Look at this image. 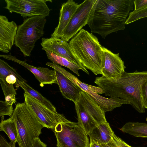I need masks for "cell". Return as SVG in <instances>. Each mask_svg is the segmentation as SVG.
Listing matches in <instances>:
<instances>
[{
    "instance_id": "cb8c5ba5",
    "label": "cell",
    "mask_w": 147,
    "mask_h": 147,
    "mask_svg": "<svg viewBox=\"0 0 147 147\" xmlns=\"http://www.w3.org/2000/svg\"><path fill=\"white\" fill-rule=\"evenodd\" d=\"M146 17H147V6L139 10H134L130 12L125 24H128Z\"/></svg>"
},
{
    "instance_id": "8992f818",
    "label": "cell",
    "mask_w": 147,
    "mask_h": 147,
    "mask_svg": "<svg viewBox=\"0 0 147 147\" xmlns=\"http://www.w3.org/2000/svg\"><path fill=\"white\" fill-rule=\"evenodd\" d=\"M75 108L78 123L88 135L98 125L107 122L105 112L94 100L82 91Z\"/></svg>"
},
{
    "instance_id": "484cf974",
    "label": "cell",
    "mask_w": 147,
    "mask_h": 147,
    "mask_svg": "<svg viewBox=\"0 0 147 147\" xmlns=\"http://www.w3.org/2000/svg\"><path fill=\"white\" fill-rule=\"evenodd\" d=\"M112 141L117 147H132L129 145L114 134L113 136Z\"/></svg>"
},
{
    "instance_id": "ffe728a7",
    "label": "cell",
    "mask_w": 147,
    "mask_h": 147,
    "mask_svg": "<svg viewBox=\"0 0 147 147\" xmlns=\"http://www.w3.org/2000/svg\"><path fill=\"white\" fill-rule=\"evenodd\" d=\"M123 132L135 137L147 138V123L129 122L120 129Z\"/></svg>"
},
{
    "instance_id": "4316f807",
    "label": "cell",
    "mask_w": 147,
    "mask_h": 147,
    "mask_svg": "<svg viewBox=\"0 0 147 147\" xmlns=\"http://www.w3.org/2000/svg\"><path fill=\"white\" fill-rule=\"evenodd\" d=\"M141 96L143 105L145 109H147V81L142 87Z\"/></svg>"
},
{
    "instance_id": "5b68a950",
    "label": "cell",
    "mask_w": 147,
    "mask_h": 147,
    "mask_svg": "<svg viewBox=\"0 0 147 147\" xmlns=\"http://www.w3.org/2000/svg\"><path fill=\"white\" fill-rule=\"evenodd\" d=\"M46 17L38 16L27 18L18 26L14 45L24 57L30 56L36 42L44 34Z\"/></svg>"
},
{
    "instance_id": "2e32d148",
    "label": "cell",
    "mask_w": 147,
    "mask_h": 147,
    "mask_svg": "<svg viewBox=\"0 0 147 147\" xmlns=\"http://www.w3.org/2000/svg\"><path fill=\"white\" fill-rule=\"evenodd\" d=\"M18 26L14 21H9L5 16H0V51L7 53L14 44Z\"/></svg>"
},
{
    "instance_id": "4dcf8cb0",
    "label": "cell",
    "mask_w": 147,
    "mask_h": 147,
    "mask_svg": "<svg viewBox=\"0 0 147 147\" xmlns=\"http://www.w3.org/2000/svg\"><path fill=\"white\" fill-rule=\"evenodd\" d=\"M0 147H14L1 135L0 136Z\"/></svg>"
},
{
    "instance_id": "4fadbf2b",
    "label": "cell",
    "mask_w": 147,
    "mask_h": 147,
    "mask_svg": "<svg viewBox=\"0 0 147 147\" xmlns=\"http://www.w3.org/2000/svg\"><path fill=\"white\" fill-rule=\"evenodd\" d=\"M26 82L13 67L0 59V83L5 97L10 94H16L13 85L18 87L19 82Z\"/></svg>"
},
{
    "instance_id": "83f0119b",
    "label": "cell",
    "mask_w": 147,
    "mask_h": 147,
    "mask_svg": "<svg viewBox=\"0 0 147 147\" xmlns=\"http://www.w3.org/2000/svg\"><path fill=\"white\" fill-rule=\"evenodd\" d=\"M134 10H137L147 6V0H134Z\"/></svg>"
},
{
    "instance_id": "f1b7e54d",
    "label": "cell",
    "mask_w": 147,
    "mask_h": 147,
    "mask_svg": "<svg viewBox=\"0 0 147 147\" xmlns=\"http://www.w3.org/2000/svg\"><path fill=\"white\" fill-rule=\"evenodd\" d=\"M5 102L6 104L8 105H12L13 103L16 104V95L13 94L8 95L5 97Z\"/></svg>"
},
{
    "instance_id": "ac0fdd59",
    "label": "cell",
    "mask_w": 147,
    "mask_h": 147,
    "mask_svg": "<svg viewBox=\"0 0 147 147\" xmlns=\"http://www.w3.org/2000/svg\"><path fill=\"white\" fill-rule=\"evenodd\" d=\"M79 5L73 0H69L62 4L60 11L59 23L51 34V37L61 38Z\"/></svg>"
},
{
    "instance_id": "1f68e13d",
    "label": "cell",
    "mask_w": 147,
    "mask_h": 147,
    "mask_svg": "<svg viewBox=\"0 0 147 147\" xmlns=\"http://www.w3.org/2000/svg\"><path fill=\"white\" fill-rule=\"evenodd\" d=\"M88 147H103L101 144L95 142L93 140L90 139V142Z\"/></svg>"
},
{
    "instance_id": "e0dca14e",
    "label": "cell",
    "mask_w": 147,
    "mask_h": 147,
    "mask_svg": "<svg viewBox=\"0 0 147 147\" xmlns=\"http://www.w3.org/2000/svg\"><path fill=\"white\" fill-rule=\"evenodd\" d=\"M57 84L63 96L74 104L79 100L82 90L68 78L55 69Z\"/></svg>"
},
{
    "instance_id": "7a4b0ae2",
    "label": "cell",
    "mask_w": 147,
    "mask_h": 147,
    "mask_svg": "<svg viewBox=\"0 0 147 147\" xmlns=\"http://www.w3.org/2000/svg\"><path fill=\"white\" fill-rule=\"evenodd\" d=\"M147 81V71L125 72L115 77H96L94 83L103 89L105 95L117 97L128 101L137 111L145 112L142 98L141 89Z\"/></svg>"
},
{
    "instance_id": "9c48e42d",
    "label": "cell",
    "mask_w": 147,
    "mask_h": 147,
    "mask_svg": "<svg viewBox=\"0 0 147 147\" xmlns=\"http://www.w3.org/2000/svg\"><path fill=\"white\" fill-rule=\"evenodd\" d=\"M6 6L4 7L9 12L15 13L24 18L36 16L49 15L51 10L47 5V1L50 0H5Z\"/></svg>"
},
{
    "instance_id": "52a82bcc",
    "label": "cell",
    "mask_w": 147,
    "mask_h": 147,
    "mask_svg": "<svg viewBox=\"0 0 147 147\" xmlns=\"http://www.w3.org/2000/svg\"><path fill=\"white\" fill-rule=\"evenodd\" d=\"M56 137L57 147H88V135L78 122L65 118L53 129Z\"/></svg>"
},
{
    "instance_id": "d6a6232c",
    "label": "cell",
    "mask_w": 147,
    "mask_h": 147,
    "mask_svg": "<svg viewBox=\"0 0 147 147\" xmlns=\"http://www.w3.org/2000/svg\"><path fill=\"white\" fill-rule=\"evenodd\" d=\"M101 144L103 147H117L114 144L112 140L107 144Z\"/></svg>"
},
{
    "instance_id": "277c9868",
    "label": "cell",
    "mask_w": 147,
    "mask_h": 147,
    "mask_svg": "<svg viewBox=\"0 0 147 147\" xmlns=\"http://www.w3.org/2000/svg\"><path fill=\"white\" fill-rule=\"evenodd\" d=\"M18 132L19 147H32L34 140L42 133L44 127L24 103L16 104L12 116Z\"/></svg>"
},
{
    "instance_id": "7402d4cb",
    "label": "cell",
    "mask_w": 147,
    "mask_h": 147,
    "mask_svg": "<svg viewBox=\"0 0 147 147\" xmlns=\"http://www.w3.org/2000/svg\"><path fill=\"white\" fill-rule=\"evenodd\" d=\"M42 49L45 51L48 58L52 63L66 67L76 74L78 76H80L78 71L80 69L82 70V69L78 65L47 49L42 48Z\"/></svg>"
},
{
    "instance_id": "ba28073f",
    "label": "cell",
    "mask_w": 147,
    "mask_h": 147,
    "mask_svg": "<svg viewBox=\"0 0 147 147\" xmlns=\"http://www.w3.org/2000/svg\"><path fill=\"white\" fill-rule=\"evenodd\" d=\"M46 65L62 74L78 86L82 91L88 94L105 113L111 111L117 107H120L123 104H129L128 101L121 98L114 97L108 98L99 95L98 94L105 93L101 88L88 85L81 82L76 76L57 64L48 62Z\"/></svg>"
},
{
    "instance_id": "9a60e30c",
    "label": "cell",
    "mask_w": 147,
    "mask_h": 147,
    "mask_svg": "<svg viewBox=\"0 0 147 147\" xmlns=\"http://www.w3.org/2000/svg\"><path fill=\"white\" fill-rule=\"evenodd\" d=\"M0 57L16 63L31 71L39 82L41 86L45 84H57L56 74L54 70H51L47 67H36L27 63L25 60L22 61L10 53L9 55H0Z\"/></svg>"
},
{
    "instance_id": "d6986e66",
    "label": "cell",
    "mask_w": 147,
    "mask_h": 147,
    "mask_svg": "<svg viewBox=\"0 0 147 147\" xmlns=\"http://www.w3.org/2000/svg\"><path fill=\"white\" fill-rule=\"evenodd\" d=\"M114 134L109 123L107 122L97 125L88 136L90 139L98 144H106L111 141Z\"/></svg>"
},
{
    "instance_id": "30bf717a",
    "label": "cell",
    "mask_w": 147,
    "mask_h": 147,
    "mask_svg": "<svg viewBox=\"0 0 147 147\" xmlns=\"http://www.w3.org/2000/svg\"><path fill=\"white\" fill-rule=\"evenodd\" d=\"M96 0H86L79 5L60 38L67 42L87 24Z\"/></svg>"
},
{
    "instance_id": "3957f363",
    "label": "cell",
    "mask_w": 147,
    "mask_h": 147,
    "mask_svg": "<svg viewBox=\"0 0 147 147\" xmlns=\"http://www.w3.org/2000/svg\"><path fill=\"white\" fill-rule=\"evenodd\" d=\"M69 44L83 66L96 75L102 74L103 47L95 36L82 29L72 38Z\"/></svg>"
},
{
    "instance_id": "603a6c76",
    "label": "cell",
    "mask_w": 147,
    "mask_h": 147,
    "mask_svg": "<svg viewBox=\"0 0 147 147\" xmlns=\"http://www.w3.org/2000/svg\"><path fill=\"white\" fill-rule=\"evenodd\" d=\"M18 84L19 86L24 90L25 92L39 101L49 109L57 112L55 107L51 102L28 84L26 82H19Z\"/></svg>"
},
{
    "instance_id": "7c38bea8",
    "label": "cell",
    "mask_w": 147,
    "mask_h": 147,
    "mask_svg": "<svg viewBox=\"0 0 147 147\" xmlns=\"http://www.w3.org/2000/svg\"><path fill=\"white\" fill-rule=\"evenodd\" d=\"M40 45L42 49H47L79 66L82 70L89 74L86 69L82 65L76 57L69 43L61 38H42Z\"/></svg>"
},
{
    "instance_id": "6da1fadb",
    "label": "cell",
    "mask_w": 147,
    "mask_h": 147,
    "mask_svg": "<svg viewBox=\"0 0 147 147\" xmlns=\"http://www.w3.org/2000/svg\"><path fill=\"white\" fill-rule=\"evenodd\" d=\"M134 0H96L87 24L92 33L106 36L125 28L129 11L133 10Z\"/></svg>"
},
{
    "instance_id": "44dd1931",
    "label": "cell",
    "mask_w": 147,
    "mask_h": 147,
    "mask_svg": "<svg viewBox=\"0 0 147 147\" xmlns=\"http://www.w3.org/2000/svg\"><path fill=\"white\" fill-rule=\"evenodd\" d=\"M0 130L5 132L10 140V143L14 147H16L18 135L15 121L11 117L6 120H2L0 123Z\"/></svg>"
},
{
    "instance_id": "5bb4252c",
    "label": "cell",
    "mask_w": 147,
    "mask_h": 147,
    "mask_svg": "<svg viewBox=\"0 0 147 147\" xmlns=\"http://www.w3.org/2000/svg\"><path fill=\"white\" fill-rule=\"evenodd\" d=\"M125 68L119 53H114L103 47L102 71L103 76L111 78L119 76L125 72Z\"/></svg>"
},
{
    "instance_id": "8fae6325",
    "label": "cell",
    "mask_w": 147,
    "mask_h": 147,
    "mask_svg": "<svg viewBox=\"0 0 147 147\" xmlns=\"http://www.w3.org/2000/svg\"><path fill=\"white\" fill-rule=\"evenodd\" d=\"M24 102L33 112L44 127L53 129L65 118L61 114L49 109L39 101L24 92Z\"/></svg>"
},
{
    "instance_id": "d4e9b609",
    "label": "cell",
    "mask_w": 147,
    "mask_h": 147,
    "mask_svg": "<svg viewBox=\"0 0 147 147\" xmlns=\"http://www.w3.org/2000/svg\"><path fill=\"white\" fill-rule=\"evenodd\" d=\"M14 110L12 105H8L6 104L5 101H0V116L3 117L7 115L10 117L12 116Z\"/></svg>"
},
{
    "instance_id": "f546056e",
    "label": "cell",
    "mask_w": 147,
    "mask_h": 147,
    "mask_svg": "<svg viewBox=\"0 0 147 147\" xmlns=\"http://www.w3.org/2000/svg\"><path fill=\"white\" fill-rule=\"evenodd\" d=\"M32 147H47V145L40 140L38 137L34 140Z\"/></svg>"
}]
</instances>
